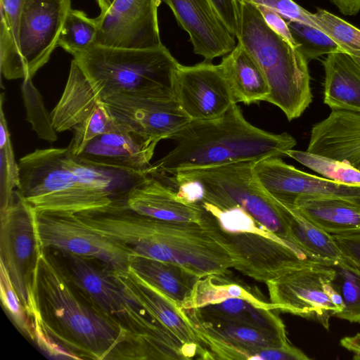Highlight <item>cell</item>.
I'll return each instance as SVG.
<instances>
[{
    "label": "cell",
    "mask_w": 360,
    "mask_h": 360,
    "mask_svg": "<svg viewBox=\"0 0 360 360\" xmlns=\"http://www.w3.org/2000/svg\"><path fill=\"white\" fill-rule=\"evenodd\" d=\"M36 340L51 356L74 359H148L135 335L105 314L42 249L35 281Z\"/></svg>",
    "instance_id": "6da1fadb"
},
{
    "label": "cell",
    "mask_w": 360,
    "mask_h": 360,
    "mask_svg": "<svg viewBox=\"0 0 360 360\" xmlns=\"http://www.w3.org/2000/svg\"><path fill=\"white\" fill-rule=\"evenodd\" d=\"M169 139L174 148L150 164L147 174L165 177L183 170L281 158L296 145L286 132L274 134L251 124L236 103L218 118L191 120Z\"/></svg>",
    "instance_id": "7a4b0ae2"
},
{
    "label": "cell",
    "mask_w": 360,
    "mask_h": 360,
    "mask_svg": "<svg viewBox=\"0 0 360 360\" xmlns=\"http://www.w3.org/2000/svg\"><path fill=\"white\" fill-rule=\"evenodd\" d=\"M19 195L35 210L73 213L118 200L103 189L98 169L66 148L36 149L19 160Z\"/></svg>",
    "instance_id": "3957f363"
},
{
    "label": "cell",
    "mask_w": 360,
    "mask_h": 360,
    "mask_svg": "<svg viewBox=\"0 0 360 360\" xmlns=\"http://www.w3.org/2000/svg\"><path fill=\"white\" fill-rule=\"evenodd\" d=\"M240 28L236 36L262 69L270 88L266 101L278 107L291 121L312 101L308 60L265 23L257 7L238 0Z\"/></svg>",
    "instance_id": "277c9868"
},
{
    "label": "cell",
    "mask_w": 360,
    "mask_h": 360,
    "mask_svg": "<svg viewBox=\"0 0 360 360\" xmlns=\"http://www.w3.org/2000/svg\"><path fill=\"white\" fill-rule=\"evenodd\" d=\"M102 99L116 94L175 99L174 72L180 64L163 44L151 49H127L95 44L73 56Z\"/></svg>",
    "instance_id": "5b68a950"
},
{
    "label": "cell",
    "mask_w": 360,
    "mask_h": 360,
    "mask_svg": "<svg viewBox=\"0 0 360 360\" xmlns=\"http://www.w3.org/2000/svg\"><path fill=\"white\" fill-rule=\"evenodd\" d=\"M56 250L71 280L105 314L138 338L152 359H180L183 345L159 321L123 291L106 264L96 258Z\"/></svg>",
    "instance_id": "8992f818"
},
{
    "label": "cell",
    "mask_w": 360,
    "mask_h": 360,
    "mask_svg": "<svg viewBox=\"0 0 360 360\" xmlns=\"http://www.w3.org/2000/svg\"><path fill=\"white\" fill-rule=\"evenodd\" d=\"M253 162L191 169L158 178L172 186L182 184L192 202H205L221 209L240 207L261 226L296 246L278 201L255 176Z\"/></svg>",
    "instance_id": "52a82bcc"
},
{
    "label": "cell",
    "mask_w": 360,
    "mask_h": 360,
    "mask_svg": "<svg viewBox=\"0 0 360 360\" xmlns=\"http://www.w3.org/2000/svg\"><path fill=\"white\" fill-rule=\"evenodd\" d=\"M0 260L8 272L22 304L34 319L38 317L35 281L42 249L34 210L15 191L11 202L0 209Z\"/></svg>",
    "instance_id": "ba28073f"
},
{
    "label": "cell",
    "mask_w": 360,
    "mask_h": 360,
    "mask_svg": "<svg viewBox=\"0 0 360 360\" xmlns=\"http://www.w3.org/2000/svg\"><path fill=\"white\" fill-rule=\"evenodd\" d=\"M334 274L330 265L314 262L266 282L274 309L316 321L328 330L330 317L344 309Z\"/></svg>",
    "instance_id": "9c48e42d"
},
{
    "label": "cell",
    "mask_w": 360,
    "mask_h": 360,
    "mask_svg": "<svg viewBox=\"0 0 360 360\" xmlns=\"http://www.w3.org/2000/svg\"><path fill=\"white\" fill-rule=\"evenodd\" d=\"M212 220L235 262L234 269L257 281L266 283L290 270L319 262L261 225L249 231L227 233Z\"/></svg>",
    "instance_id": "30bf717a"
},
{
    "label": "cell",
    "mask_w": 360,
    "mask_h": 360,
    "mask_svg": "<svg viewBox=\"0 0 360 360\" xmlns=\"http://www.w3.org/2000/svg\"><path fill=\"white\" fill-rule=\"evenodd\" d=\"M34 210L35 226L41 249L51 248L102 261L114 270H125L134 253L122 244L89 229L75 213Z\"/></svg>",
    "instance_id": "8fae6325"
},
{
    "label": "cell",
    "mask_w": 360,
    "mask_h": 360,
    "mask_svg": "<svg viewBox=\"0 0 360 360\" xmlns=\"http://www.w3.org/2000/svg\"><path fill=\"white\" fill-rule=\"evenodd\" d=\"M70 8L71 0H25L13 79L32 78L49 60Z\"/></svg>",
    "instance_id": "7c38bea8"
},
{
    "label": "cell",
    "mask_w": 360,
    "mask_h": 360,
    "mask_svg": "<svg viewBox=\"0 0 360 360\" xmlns=\"http://www.w3.org/2000/svg\"><path fill=\"white\" fill-rule=\"evenodd\" d=\"M162 0H115L96 18V44L127 49L162 45L158 9Z\"/></svg>",
    "instance_id": "4fadbf2b"
},
{
    "label": "cell",
    "mask_w": 360,
    "mask_h": 360,
    "mask_svg": "<svg viewBox=\"0 0 360 360\" xmlns=\"http://www.w3.org/2000/svg\"><path fill=\"white\" fill-rule=\"evenodd\" d=\"M174 93L191 120L218 118L236 103L220 63L205 60L191 66L178 65L174 76Z\"/></svg>",
    "instance_id": "5bb4252c"
},
{
    "label": "cell",
    "mask_w": 360,
    "mask_h": 360,
    "mask_svg": "<svg viewBox=\"0 0 360 360\" xmlns=\"http://www.w3.org/2000/svg\"><path fill=\"white\" fill-rule=\"evenodd\" d=\"M252 171L264 188L276 200L293 204L301 197L342 198L360 205V185H348L319 177L271 157L255 161Z\"/></svg>",
    "instance_id": "9a60e30c"
},
{
    "label": "cell",
    "mask_w": 360,
    "mask_h": 360,
    "mask_svg": "<svg viewBox=\"0 0 360 360\" xmlns=\"http://www.w3.org/2000/svg\"><path fill=\"white\" fill-rule=\"evenodd\" d=\"M102 100L116 125L159 141L169 139L191 120L176 99L116 94Z\"/></svg>",
    "instance_id": "2e32d148"
},
{
    "label": "cell",
    "mask_w": 360,
    "mask_h": 360,
    "mask_svg": "<svg viewBox=\"0 0 360 360\" xmlns=\"http://www.w3.org/2000/svg\"><path fill=\"white\" fill-rule=\"evenodd\" d=\"M112 273L123 291L159 321L183 345L188 359H209L212 354L200 340L186 313L131 267Z\"/></svg>",
    "instance_id": "e0dca14e"
},
{
    "label": "cell",
    "mask_w": 360,
    "mask_h": 360,
    "mask_svg": "<svg viewBox=\"0 0 360 360\" xmlns=\"http://www.w3.org/2000/svg\"><path fill=\"white\" fill-rule=\"evenodd\" d=\"M158 142L115 124L110 131L90 141L75 157L79 162L94 167L144 172L150 165Z\"/></svg>",
    "instance_id": "ac0fdd59"
},
{
    "label": "cell",
    "mask_w": 360,
    "mask_h": 360,
    "mask_svg": "<svg viewBox=\"0 0 360 360\" xmlns=\"http://www.w3.org/2000/svg\"><path fill=\"white\" fill-rule=\"evenodd\" d=\"M188 34L193 52L211 62L230 53L235 36L226 27L210 0H162Z\"/></svg>",
    "instance_id": "d6986e66"
},
{
    "label": "cell",
    "mask_w": 360,
    "mask_h": 360,
    "mask_svg": "<svg viewBox=\"0 0 360 360\" xmlns=\"http://www.w3.org/2000/svg\"><path fill=\"white\" fill-rule=\"evenodd\" d=\"M124 202L140 214L160 220L203 224L206 218L200 202L184 201L174 186L146 172L130 188Z\"/></svg>",
    "instance_id": "ffe728a7"
},
{
    "label": "cell",
    "mask_w": 360,
    "mask_h": 360,
    "mask_svg": "<svg viewBox=\"0 0 360 360\" xmlns=\"http://www.w3.org/2000/svg\"><path fill=\"white\" fill-rule=\"evenodd\" d=\"M307 151L346 162L360 170V112L332 110L313 127Z\"/></svg>",
    "instance_id": "44dd1931"
},
{
    "label": "cell",
    "mask_w": 360,
    "mask_h": 360,
    "mask_svg": "<svg viewBox=\"0 0 360 360\" xmlns=\"http://www.w3.org/2000/svg\"><path fill=\"white\" fill-rule=\"evenodd\" d=\"M102 102L99 88L72 59L63 94L50 113L53 127L58 133L72 131L86 121Z\"/></svg>",
    "instance_id": "7402d4cb"
},
{
    "label": "cell",
    "mask_w": 360,
    "mask_h": 360,
    "mask_svg": "<svg viewBox=\"0 0 360 360\" xmlns=\"http://www.w3.org/2000/svg\"><path fill=\"white\" fill-rule=\"evenodd\" d=\"M184 311L188 316L202 321L238 322L288 340L285 325L275 313L276 310L259 307L244 299L229 298Z\"/></svg>",
    "instance_id": "603a6c76"
},
{
    "label": "cell",
    "mask_w": 360,
    "mask_h": 360,
    "mask_svg": "<svg viewBox=\"0 0 360 360\" xmlns=\"http://www.w3.org/2000/svg\"><path fill=\"white\" fill-rule=\"evenodd\" d=\"M323 64L324 103L332 110L360 112V64L343 51L328 53Z\"/></svg>",
    "instance_id": "cb8c5ba5"
},
{
    "label": "cell",
    "mask_w": 360,
    "mask_h": 360,
    "mask_svg": "<svg viewBox=\"0 0 360 360\" xmlns=\"http://www.w3.org/2000/svg\"><path fill=\"white\" fill-rule=\"evenodd\" d=\"M290 205L330 234L360 233V205L351 201L331 197H301Z\"/></svg>",
    "instance_id": "d4e9b609"
},
{
    "label": "cell",
    "mask_w": 360,
    "mask_h": 360,
    "mask_svg": "<svg viewBox=\"0 0 360 360\" xmlns=\"http://www.w3.org/2000/svg\"><path fill=\"white\" fill-rule=\"evenodd\" d=\"M229 83L234 102L246 105L265 101L270 93L258 63L240 43L220 63Z\"/></svg>",
    "instance_id": "484cf974"
},
{
    "label": "cell",
    "mask_w": 360,
    "mask_h": 360,
    "mask_svg": "<svg viewBox=\"0 0 360 360\" xmlns=\"http://www.w3.org/2000/svg\"><path fill=\"white\" fill-rule=\"evenodd\" d=\"M277 201L291 237L299 249L312 259L328 265L344 258L332 234L311 223L292 205Z\"/></svg>",
    "instance_id": "4316f807"
},
{
    "label": "cell",
    "mask_w": 360,
    "mask_h": 360,
    "mask_svg": "<svg viewBox=\"0 0 360 360\" xmlns=\"http://www.w3.org/2000/svg\"><path fill=\"white\" fill-rule=\"evenodd\" d=\"M129 266L180 309L200 278L178 265L138 255L131 257Z\"/></svg>",
    "instance_id": "83f0119b"
},
{
    "label": "cell",
    "mask_w": 360,
    "mask_h": 360,
    "mask_svg": "<svg viewBox=\"0 0 360 360\" xmlns=\"http://www.w3.org/2000/svg\"><path fill=\"white\" fill-rule=\"evenodd\" d=\"M227 276L229 274L210 275L200 278L181 309L201 307L229 298L244 299L259 307L274 309L271 303L266 302L259 291L241 282L233 281Z\"/></svg>",
    "instance_id": "f1b7e54d"
},
{
    "label": "cell",
    "mask_w": 360,
    "mask_h": 360,
    "mask_svg": "<svg viewBox=\"0 0 360 360\" xmlns=\"http://www.w3.org/2000/svg\"><path fill=\"white\" fill-rule=\"evenodd\" d=\"M25 0H1L0 70L13 79L17 60L18 30Z\"/></svg>",
    "instance_id": "f546056e"
},
{
    "label": "cell",
    "mask_w": 360,
    "mask_h": 360,
    "mask_svg": "<svg viewBox=\"0 0 360 360\" xmlns=\"http://www.w3.org/2000/svg\"><path fill=\"white\" fill-rule=\"evenodd\" d=\"M98 27L96 18L82 11L70 8L61 29L57 46L72 56L96 44Z\"/></svg>",
    "instance_id": "4dcf8cb0"
},
{
    "label": "cell",
    "mask_w": 360,
    "mask_h": 360,
    "mask_svg": "<svg viewBox=\"0 0 360 360\" xmlns=\"http://www.w3.org/2000/svg\"><path fill=\"white\" fill-rule=\"evenodd\" d=\"M333 284L341 296L344 309L335 316L351 323H360V269L345 258L332 264Z\"/></svg>",
    "instance_id": "1f68e13d"
},
{
    "label": "cell",
    "mask_w": 360,
    "mask_h": 360,
    "mask_svg": "<svg viewBox=\"0 0 360 360\" xmlns=\"http://www.w3.org/2000/svg\"><path fill=\"white\" fill-rule=\"evenodd\" d=\"M4 98L5 94L2 92L0 101V209L7 207L11 202L20 182L19 165L15 159L3 108Z\"/></svg>",
    "instance_id": "d6a6232c"
},
{
    "label": "cell",
    "mask_w": 360,
    "mask_h": 360,
    "mask_svg": "<svg viewBox=\"0 0 360 360\" xmlns=\"http://www.w3.org/2000/svg\"><path fill=\"white\" fill-rule=\"evenodd\" d=\"M290 157L326 179L348 185H360V170L346 162L311 153L308 151L288 150Z\"/></svg>",
    "instance_id": "836d02e7"
},
{
    "label": "cell",
    "mask_w": 360,
    "mask_h": 360,
    "mask_svg": "<svg viewBox=\"0 0 360 360\" xmlns=\"http://www.w3.org/2000/svg\"><path fill=\"white\" fill-rule=\"evenodd\" d=\"M312 20L319 29L339 44L342 51L353 57L360 64V30L324 9L313 13Z\"/></svg>",
    "instance_id": "e575fe53"
},
{
    "label": "cell",
    "mask_w": 360,
    "mask_h": 360,
    "mask_svg": "<svg viewBox=\"0 0 360 360\" xmlns=\"http://www.w3.org/2000/svg\"><path fill=\"white\" fill-rule=\"evenodd\" d=\"M291 34L298 49L309 60L323 54L342 51V49L330 36L305 23L287 20Z\"/></svg>",
    "instance_id": "d590c367"
},
{
    "label": "cell",
    "mask_w": 360,
    "mask_h": 360,
    "mask_svg": "<svg viewBox=\"0 0 360 360\" xmlns=\"http://www.w3.org/2000/svg\"><path fill=\"white\" fill-rule=\"evenodd\" d=\"M21 90L27 120L39 139L53 143L58 136L51 123V114L46 110L41 94L32 82V78L23 79Z\"/></svg>",
    "instance_id": "8d00e7d4"
},
{
    "label": "cell",
    "mask_w": 360,
    "mask_h": 360,
    "mask_svg": "<svg viewBox=\"0 0 360 360\" xmlns=\"http://www.w3.org/2000/svg\"><path fill=\"white\" fill-rule=\"evenodd\" d=\"M0 292L2 305L13 323L25 336L35 341V322L22 304L11 283L8 272L1 260Z\"/></svg>",
    "instance_id": "74e56055"
},
{
    "label": "cell",
    "mask_w": 360,
    "mask_h": 360,
    "mask_svg": "<svg viewBox=\"0 0 360 360\" xmlns=\"http://www.w3.org/2000/svg\"><path fill=\"white\" fill-rule=\"evenodd\" d=\"M115 124L103 101L83 123L73 131V136L67 147L74 155L79 154L86 144L95 137L104 134Z\"/></svg>",
    "instance_id": "f35d334b"
},
{
    "label": "cell",
    "mask_w": 360,
    "mask_h": 360,
    "mask_svg": "<svg viewBox=\"0 0 360 360\" xmlns=\"http://www.w3.org/2000/svg\"><path fill=\"white\" fill-rule=\"evenodd\" d=\"M255 6H265L281 15L287 20L298 21L319 29L312 20L313 13L292 0H247Z\"/></svg>",
    "instance_id": "ab89813d"
},
{
    "label": "cell",
    "mask_w": 360,
    "mask_h": 360,
    "mask_svg": "<svg viewBox=\"0 0 360 360\" xmlns=\"http://www.w3.org/2000/svg\"><path fill=\"white\" fill-rule=\"evenodd\" d=\"M222 20L236 37L240 28L238 0H210Z\"/></svg>",
    "instance_id": "60d3db41"
},
{
    "label": "cell",
    "mask_w": 360,
    "mask_h": 360,
    "mask_svg": "<svg viewBox=\"0 0 360 360\" xmlns=\"http://www.w3.org/2000/svg\"><path fill=\"white\" fill-rule=\"evenodd\" d=\"M251 359L256 360H308L309 358L300 349L288 345L271 347L255 354Z\"/></svg>",
    "instance_id": "b9f144b4"
},
{
    "label": "cell",
    "mask_w": 360,
    "mask_h": 360,
    "mask_svg": "<svg viewBox=\"0 0 360 360\" xmlns=\"http://www.w3.org/2000/svg\"><path fill=\"white\" fill-rule=\"evenodd\" d=\"M267 26L292 46L297 47L288 26L287 21L278 13L262 6H256Z\"/></svg>",
    "instance_id": "7bdbcfd3"
},
{
    "label": "cell",
    "mask_w": 360,
    "mask_h": 360,
    "mask_svg": "<svg viewBox=\"0 0 360 360\" xmlns=\"http://www.w3.org/2000/svg\"><path fill=\"white\" fill-rule=\"evenodd\" d=\"M333 236L344 258L360 269V233Z\"/></svg>",
    "instance_id": "ee69618b"
},
{
    "label": "cell",
    "mask_w": 360,
    "mask_h": 360,
    "mask_svg": "<svg viewBox=\"0 0 360 360\" xmlns=\"http://www.w3.org/2000/svg\"><path fill=\"white\" fill-rule=\"evenodd\" d=\"M344 15H351L360 11V0H329Z\"/></svg>",
    "instance_id": "f6af8a7d"
},
{
    "label": "cell",
    "mask_w": 360,
    "mask_h": 360,
    "mask_svg": "<svg viewBox=\"0 0 360 360\" xmlns=\"http://www.w3.org/2000/svg\"><path fill=\"white\" fill-rule=\"evenodd\" d=\"M341 345L352 352L354 359L360 360V333L354 336L345 337L340 340Z\"/></svg>",
    "instance_id": "bcb514c9"
},
{
    "label": "cell",
    "mask_w": 360,
    "mask_h": 360,
    "mask_svg": "<svg viewBox=\"0 0 360 360\" xmlns=\"http://www.w3.org/2000/svg\"><path fill=\"white\" fill-rule=\"evenodd\" d=\"M101 11L108 10L115 0H96Z\"/></svg>",
    "instance_id": "7dc6e473"
}]
</instances>
